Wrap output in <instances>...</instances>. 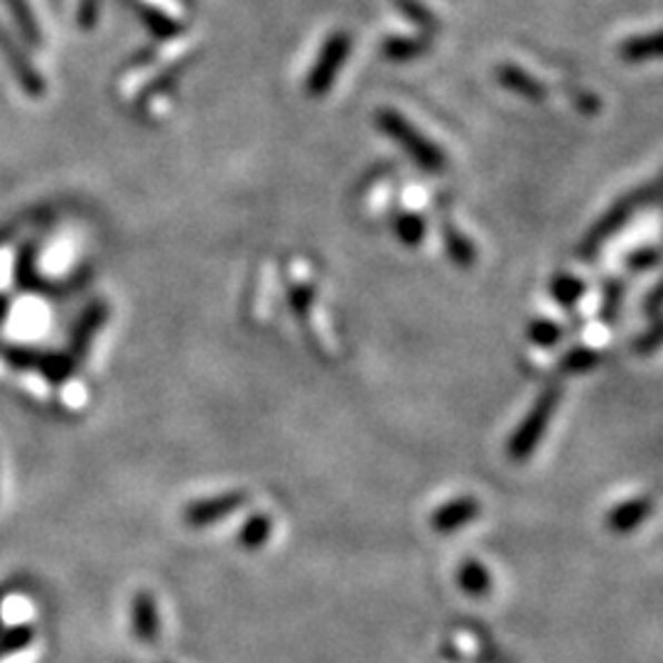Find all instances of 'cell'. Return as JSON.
I'll return each instance as SVG.
<instances>
[{
	"mask_svg": "<svg viewBox=\"0 0 663 663\" xmlns=\"http://www.w3.org/2000/svg\"><path fill=\"white\" fill-rule=\"evenodd\" d=\"M0 55H3L6 65L10 67V72L18 79V85L22 87V91H28L30 97H42L44 93V79L40 77L38 69L30 65V59L26 55V50L10 38V32L6 28H0Z\"/></svg>",
	"mask_w": 663,
	"mask_h": 663,
	"instance_id": "obj_5",
	"label": "cell"
},
{
	"mask_svg": "<svg viewBox=\"0 0 663 663\" xmlns=\"http://www.w3.org/2000/svg\"><path fill=\"white\" fill-rule=\"evenodd\" d=\"M558 327H553L548 323H536L531 327V339L538 342V345H553V342H558Z\"/></svg>",
	"mask_w": 663,
	"mask_h": 663,
	"instance_id": "obj_21",
	"label": "cell"
},
{
	"mask_svg": "<svg viewBox=\"0 0 663 663\" xmlns=\"http://www.w3.org/2000/svg\"><path fill=\"white\" fill-rule=\"evenodd\" d=\"M428 42L425 40H408V38H390L384 42V55L394 62H404V59H410L420 55Z\"/></svg>",
	"mask_w": 663,
	"mask_h": 663,
	"instance_id": "obj_18",
	"label": "cell"
},
{
	"mask_svg": "<svg viewBox=\"0 0 663 663\" xmlns=\"http://www.w3.org/2000/svg\"><path fill=\"white\" fill-rule=\"evenodd\" d=\"M583 290V286H580L577 280H571V278H558L553 283V293L555 298L563 300V303H573L577 300V293Z\"/></svg>",
	"mask_w": 663,
	"mask_h": 663,
	"instance_id": "obj_20",
	"label": "cell"
},
{
	"mask_svg": "<svg viewBox=\"0 0 663 663\" xmlns=\"http://www.w3.org/2000/svg\"><path fill=\"white\" fill-rule=\"evenodd\" d=\"M3 3L10 10V16H13L16 26H18L22 38H26V42L30 47H42V32H40L38 20H34V13H32L28 0H3Z\"/></svg>",
	"mask_w": 663,
	"mask_h": 663,
	"instance_id": "obj_11",
	"label": "cell"
},
{
	"mask_svg": "<svg viewBox=\"0 0 663 663\" xmlns=\"http://www.w3.org/2000/svg\"><path fill=\"white\" fill-rule=\"evenodd\" d=\"M130 6H133V10L138 13V18L146 22V28L156 34V38H162V40H168V38H172V34H177L180 32L182 28H180V22H175V20H170L168 16H162L160 10H152V8H148V6H140V3H136V0H130Z\"/></svg>",
	"mask_w": 663,
	"mask_h": 663,
	"instance_id": "obj_13",
	"label": "cell"
},
{
	"mask_svg": "<svg viewBox=\"0 0 663 663\" xmlns=\"http://www.w3.org/2000/svg\"><path fill=\"white\" fill-rule=\"evenodd\" d=\"M158 663H170V661H158Z\"/></svg>",
	"mask_w": 663,
	"mask_h": 663,
	"instance_id": "obj_23",
	"label": "cell"
},
{
	"mask_svg": "<svg viewBox=\"0 0 663 663\" xmlns=\"http://www.w3.org/2000/svg\"><path fill=\"white\" fill-rule=\"evenodd\" d=\"M394 231L398 241H404L406 246H418L425 239V219L420 215H413V211H406V215L396 217Z\"/></svg>",
	"mask_w": 663,
	"mask_h": 663,
	"instance_id": "obj_16",
	"label": "cell"
},
{
	"mask_svg": "<svg viewBox=\"0 0 663 663\" xmlns=\"http://www.w3.org/2000/svg\"><path fill=\"white\" fill-rule=\"evenodd\" d=\"M482 512V504L472 496H457V499L435 508L431 516V528L435 534H455L462 526H467L475 521Z\"/></svg>",
	"mask_w": 663,
	"mask_h": 663,
	"instance_id": "obj_6",
	"label": "cell"
},
{
	"mask_svg": "<svg viewBox=\"0 0 663 663\" xmlns=\"http://www.w3.org/2000/svg\"><path fill=\"white\" fill-rule=\"evenodd\" d=\"M624 57L626 59H646L651 55H663V34H656V38H646V40H636V42H630L624 47Z\"/></svg>",
	"mask_w": 663,
	"mask_h": 663,
	"instance_id": "obj_19",
	"label": "cell"
},
{
	"mask_svg": "<svg viewBox=\"0 0 663 663\" xmlns=\"http://www.w3.org/2000/svg\"><path fill=\"white\" fill-rule=\"evenodd\" d=\"M79 362L72 357L69 352L62 354H47V357L40 359V372L44 378H50L52 384H65L72 378V374L77 372Z\"/></svg>",
	"mask_w": 663,
	"mask_h": 663,
	"instance_id": "obj_12",
	"label": "cell"
},
{
	"mask_svg": "<svg viewBox=\"0 0 663 663\" xmlns=\"http://www.w3.org/2000/svg\"><path fill=\"white\" fill-rule=\"evenodd\" d=\"M499 81L504 87H508L512 91L521 93V97L526 99H543V87L536 85V79H531L528 75L521 72L516 67H499Z\"/></svg>",
	"mask_w": 663,
	"mask_h": 663,
	"instance_id": "obj_14",
	"label": "cell"
},
{
	"mask_svg": "<svg viewBox=\"0 0 663 663\" xmlns=\"http://www.w3.org/2000/svg\"><path fill=\"white\" fill-rule=\"evenodd\" d=\"M376 123L382 126L386 133L396 140V144L404 148L408 156L413 158V162L420 165L423 170L428 172H437L445 168V156L443 150L433 146L428 138H425L418 128H413L404 116L396 113V111H378L376 113Z\"/></svg>",
	"mask_w": 663,
	"mask_h": 663,
	"instance_id": "obj_1",
	"label": "cell"
},
{
	"mask_svg": "<svg viewBox=\"0 0 663 663\" xmlns=\"http://www.w3.org/2000/svg\"><path fill=\"white\" fill-rule=\"evenodd\" d=\"M349 50L352 38L347 32H335L327 40L323 52H319L317 65L313 67L310 79H307V91H310L313 97H323V93L335 85V77L342 72V67H345Z\"/></svg>",
	"mask_w": 663,
	"mask_h": 663,
	"instance_id": "obj_3",
	"label": "cell"
},
{
	"mask_svg": "<svg viewBox=\"0 0 663 663\" xmlns=\"http://www.w3.org/2000/svg\"><path fill=\"white\" fill-rule=\"evenodd\" d=\"M130 622H133L136 639L146 644H152L160 634V614L158 602L148 590H140L130 605Z\"/></svg>",
	"mask_w": 663,
	"mask_h": 663,
	"instance_id": "obj_8",
	"label": "cell"
},
{
	"mask_svg": "<svg viewBox=\"0 0 663 663\" xmlns=\"http://www.w3.org/2000/svg\"><path fill=\"white\" fill-rule=\"evenodd\" d=\"M443 236H445V248L449 258L455 260L457 266L462 268H469L475 264L477 256H475V246H472L465 236H462L455 227H449V224H443Z\"/></svg>",
	"mask_w": 663,
	"mask_h": 663,
	"instance_id": "obj_15",
	"label": "cell"
},
{
	"mask_svg": "<svg viewBox=\"0 0 663 663\" xmlns=\"http://www.w3.org/2000/svg\"><path fill=\"white\" fill-rule=\"evenodd\" d=\"M457 583L462 592L469 597H484L489 595L492 590V577L487 573V567L477 561H465L457 571Z\"/></svg>",
	"mask_w": 663,
	"mask_h": 663,
	"instance_id": "obj_10",
	"label": "cell"
},
{
	"mask_svg": "<svg viewBox=\"0 0 663 663\" xmlns=\"http://www.w3.org/2000/svg\"><path fill=\"white\" fill-rule=\"evenodd\" d=\"M270 536H274V518L268 514H254L244 521L236 541H239V546L246 551H258L266 546Z\"/></svg>",
	"mask_w": 663,
	"mask_h": 663,
	"instance_id": "obj_9",
	"label": "cell"
},
{
	"mask_svg": "<svg viewBox=\"0 0 663 663\" xmlns=\"http://www.w3.org/2000/svg\"><path fill=\"white\" fill-rule=\"evenodd\" d=\"M106 319H109V303H103V300L91 303L85 310V315L79 317L72 342H69V354H72L77 362L87 359L91 342H93V337H97V332L106 325Z\"/></svg>",
	"mask_w": 663,
	"mask_h": 663,
	"instance_id": "obj_7",
	"label": "cell"
},
{
	"mask_svg": "<svg viewBox=\"0 0 663 663\" xmlns=\"http://www.w3.org/2000/svg\"><path fill=\"white\" fill-rule=\"evenodd\" d=\"M248 499H251V496H248V492L244 489L207 496V499H197L192 504H187L182 512V521L192 528H205L217 524L221 518H229L231 514L239 512V508H244Z\"/></svg>",
	"mask_w": 663,
	"mask_h": 663,
	"instance_id": "obj_4",
	"label": "cell"
},
{
	"mask_svg": "<svg viewBox=\"0 0 663 663\" xmlns=\"http://www.w3.org/2000/svg\"><path fill=\"white\" fill-rule=\"evenodd\" d=\"M555 404H558V390H553V388L546 390V394L538 398L534 410H531L526 420L518 425V431L514 433L512 443H508V457L516 462L531 457V453H534L536 445L541 443L543 433H546V428H548V420H551V413H553Z\"/></svg>",
	"mask_w": 663,
	"mask_h": 663,
	"instance_id": "obj_2",
	"label": "cell"
},
{
	"mask_svg": "<svg viewBox=\"0 0 663 663\" xmlns=\"http://www.w3.org/2000/svg\"><path fill=\"white\" fill-rule=\"evenodd\" d=\"M99 16V0H81L79 6V26L81 28H93V22H97Z\"/></svg>",
	"mask_w": 663,
	"mask_h": 663,
	"instance_id": "obj_22",
	"label": "cell"
},
{
	"mask_svg": "<svg viewBox=\"0 0 663 663\" xmlns=\"http://www.w3.org/2000/svg\"><path fill=\"white\" fill-rule=\"evenodd\" d=\"M288 303H290L293 315L298 317L300 323H307V317H310V310H313V303H315V293L310 286H307V283H293V286L288 288Z\"/></svg>",
	"mask_w": 663,
	"mask_h": 663,
	"instance_id": "obj_17",
	"label": "cell"
}]
</instances>
